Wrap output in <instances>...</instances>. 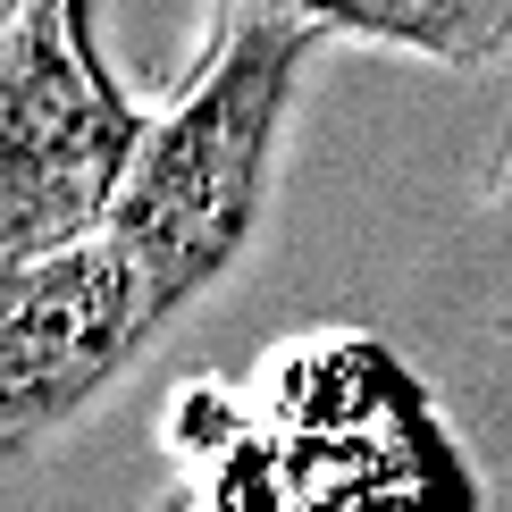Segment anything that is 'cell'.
<instances>
[{
	"label": "cell",
	"instance_id": "obj_3",
	"mask_svg": "<svg viewBox=\"0 0 512 512\" xmlns=\"http://www.w3.org/2000/svg\"><path fill=\"white\" fill-rule=\"evenodd\" d=\"M252 403L328 471L345 512H479V471L378 336L311 328L277 345L252 378Z\"/></svg>",
	"mask_w": 512,
	"mask_h": 512
},
{
	"label": "cell",
	"instance_id": "obj_4",
	"mask_svg": "<svg viewBox=\"0 0 512 512\" xmlns=\"http://www.w3.org/2000/svg\"><path fill=\"white\" fill-rule=\"evenodd\" d=\"M168 336L152 277L118 236L59 244L0 277V429L17 454L76 429L101 395Z\"/></svg>",
	"mask_w": 512,
	"mask_h": 512
},
{
	"label": "cell",
	"instance_id": "obj_1",
	"mask_svg": "<svg viewBox=\"0 0 512 512\" xmlns=\"http://www.w3.org/2000/svg\"><path fill=\"white\" fill-rule=\"evenodd\" d=\"M319 51L328 42L311 26L227 9L210 51L152 110V135L126 168V194L101 236L135 252L168 328L261 252Z\"/></svg>",
	"mask_w": 512,
	"mask_h": 512
},
{
	"label": "cell",
	"instance_id": "obj_6",
	"mask_svg": "<svg viewBox=\"0 0 512 512\" xmlns=\"http://www.w3.org/2000/svg\"><path fill=\"white\" fill-rule=\"evenodd\" d=\"M496 202L512 210V135H504V152H496Z\"/></svg>",
	"mask_w": 512,
	"mask_h": 512
},
{
	"label": "cell",
	"instance_id": "obj_2",
	"mask_svg": "<svg viewBox=\"0 0 512 512\" xmlns=\"http://www.w3.org/2000/svg\"><path fill=\"white\" fill-rule=\"evenodd\" d=\"M152 110L118 76L101 0H17L0 42V261L110 227Z\"/></svg>",
	"mask_w": 512,
	"mask_h": 512
},
{
	"label": "cell",
	"instance_id": "obj_5",
	"mask_svg": "<svg viewBox=\"0 0 512 512\" xmlns=\"http://www.w3.org/2000/svg\"><path fill=\"white\" fill-rule=\"evenodd\" d=\"M202 9L286 17V26H311L319 42L429 59V68H454V76H479L512 51V0H202Z\"/></svg>",
	"mask_w": 512,
	"mask_h": 512
}]
</instances>
